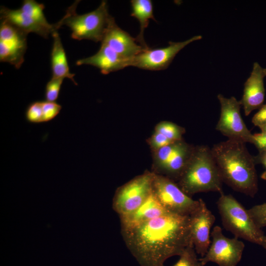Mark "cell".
I'll use <instances>...</instances> for the list:
<instances>
[{"mask_svg": "<svg viewBox=\"0 0 266 266\" xmlns=\"http://www.w3.org/2000/svg\"><path fill=\"white\" fill-rule=\"evenodd\" d=\"M121 231L127 248L141 266H164L167 259L180 256L192 243L190 216L170 212Z\"/></svg>", "mask_w": 266, "mask_h": 266, "instance_id": "cell-1", "label": "cell"}, {"mask_svg": "<svg viewBox=\"0 0 266 266\" xmlns=\"http://www.w3.org/2000/svg\"><path fill=\"white\" fill-rule=\"evenodd\" d=\"M245 144L228 139L214 144L211 150L223 183L254 197L258 190L256 164Z\"/></svg>", "mask_w": 266, "mask_h": 266, "instance_id": "cell-2", "label": "cell"}, {"mask_svg": "<svg viewBox=\"0 0 266 266\" xmlns=\"http://www.w3.org/2000/svg\"><path fill=\"white\" fill-rule=\"evenodd\" d=\"M178 185L189 196L199 193H223V181L212 154L207 145L195 147Z\"/></svg>", "mask_w": 266, "mask_h": 266, "instance_id": "cell-3", "label": "cell"}, {"mask_svg": "<svg viewBox=\"0 0 266 266\" xmlns=\"http://www.w3.org/2000/svg\"><path fill=\"white\" fill-rule=\"evenodd\" d=\"M216 204L222 225L227 231L234 237L262 245L265 235L263 231L256 224L248 209L233 196L222 193Z\"/></svg>", "mask_w": 266, "mask_h": 266, "instance_id": "cell-4", "label": "cell"}, {"mask_svg": "<svg viewBox=\"0 0 266 266\" xmlns=\"http://www.w3.org/2000/svg\"><path fill=\"white\" fill-rule=\"evenodd\" d=\"M78 1H76L68 8L66 14L58 22L61 26L66 25L70 28L73 39L101 42L111 17L106 1L102 0L96 9L82 15L76 12Z\"/></svg>", "mask_w": 266, "mask_h": 266, "instance_id": "cell-5", "label": "cell"}, {"mask_svg": "<svg viewBox=\"0 0 266 266\" xmlns=\"http://www.w3.org/2000/svg\"><path fill=\"white\" fill-rule=\"evenodd\" d=\"M152 193L167 211L180 215L190 216L200 203L184 193L174 180L154 173Z\"/></svg>", "mask_w": 266, "mask_h": 266, "instance_id": "cell-6", "label": "cell"}, {"mask_svg": "<svg viewBox=\"0 0 266 266\" xmlns=\"http://www.w3.org/2000/svg\"><path fill=\"white\" fill-rule=\"evenodd\" d=\"M217 98L220 104V115L216 130L228 139L253 144V134L242 119L240 101L234 97L228 98L221 94Z\"/></svg>", "mask_w": 266, "mask_h": 266, "instance_id": "cell-7", "label": "cell"}, {"mask_svg": "<svg viewBox=\"0 0 266 266\" xmlns=\"http://www.w3.org/2000/svg\"><path fill=\"white\" fill-rule=\"evenodd\" d=\"M154 173L137 176L116 191L112 208L119 216L129 214L143 203L152 193Z\"/></svg>", "mask_w": 266, "mask_h": 266, "instance_id": "cell-8", "label": "cell"}, {"mask_svg": "<svg viewBox=\"0 0 266 266\" xmlns=\"http://www.w3.org/2000/svg\"><path fill=\"white\" fill-rule=\"evenodd\" d=\"M211 236L212 241L207 253L199 259L201 266L213 262L219 266H236L244 249L243 242L236 237H226L219 226L213 227Z\"/></svg>", "mask_w": 266, "mask_h": 266, "instance_id": "cell-9", "label": "cell"}, {"mask_svg": "<svg viewBox=\"0 0 266 266\" xmlns=\"http://www.w3.org/2000/svg\"><path fill=\"white\" fill-rule=\"evenodd\" d=\"M201 38V35H195L183 41H169L168 45L165 47L143 49L133 58L131 66L151 70L165 69L180 51L190 43Z\"/></svg>", "mask_w": 266, "mask_h": 266, "instance_id": "cell-10", "label": "cell"}, {"mask_svg": "<svg viewBox=\"0 0 266 266\" xmlns=\"http://www.w3.org/2000/svg\"><path fill=\"white\" fill-rule=\"evenodd\" d=\"M28 34L12 24L1 21L0 26V61L19 68L24 61Z\"/></svg>", "mask_w": 266, "mask_h": 266, "instance_id": "cell-11", "label": "cell"}, {"mask_svg": "<svg viewBox=\"0 0 266 266\" xmlns=\"http://www.w3.org/2000/svg\"><path fill=\"white\" fill-rule=\"evenodd\" d=\"M197 209L190 215V230L193 244L196 253L202 257L207 253L211 241V229L215 217L204 201L199 199Z\"/></svg>", "mask_w": 266, "mask_h": 266, "instance_id": "cell-12", "label": "cell"}, {"mask_svg": "<svg viewBox=\"0 0 266 266\" xmlns=\"http://www.w3.org/2000/svg\"><path fill=\"white\" fill-rule=\"evenodd\" d=\"M101 43L107 45L120 56L131 60L144 49L136 38L118 27L112 17L109 20Z\"/></svg>", "mask_w": 266, "mask_h": 266, "instance_id": "cell-13", "label": "cell"}, {"mask_svg": "<svg viewBox=\"0 0 266 266\" xmlns=\"http://www.w3.org/2000/svg\"><path fill=\"white\" fill-rule=\"evenodd\" d=\"M265 76L264 68L258 62H255L250 75L244 83L243 95L239 100L246 116L263 105L265 97L264 82Z\"/></svg>", "mask_w": 266, "mask_h": 266, "instance_id": "cell-14", "label": "cell"}, {"mask_svg": "<svg viewBox=\"0 0 266 266\" xmlns=\"http://www.w3.org/2000/svg\"><path fill=\"white\" fill-rule=\"evenodd\" d=\"M0 19L6 21L26 33H33L44 38L48 37L49 34L61 27L59 22L50 26H44L23 12L20 9H10L1 6L0 10Z\"/></svg>", "mask_w": 266, "mask_h": 266, "instance_id": "cell-15", "label": "cell"}, {"mask_svg": "<svg viewBox=\"0 0 266 266\" xmlns=\"http://www.w3.org/2000/svg\"><path fill=\"white\" fill-rule=\"evenodd\" d=\"M133 60L125 58L107 45L101 43L99 50L94 55L76 61L77 66L91 65L99 68L104 74L131 66Z\"/></svg>", "mask_w": 266, "mask_h": 266, "instance_id": "cell-16", "label": "cell"}, {"mask_svg": "<svg viewBox=\"0 0 266 266\" xmlns=\"http://www.w3.org/2000/svg\"><path fill=\"white\" fill-rule=\"evenodd\" d=\"M168 212L153 193L146 201L132 212L120 216L121 230L133 228Z\"/></svg>", "mask_w": 266, "mask_h": 266, "instance_id": "cell-17", "label": "cell"}, {"mask_svg": "<svg viewBox=\"0 0 266 266\" xmlns=\"http://www.w3.org/2000/svg\"><path fill=\"white\" fill-rule=\"evenodd\" d=\"M53 43L51 54V67L53 77L67 78L75 85L77 83L74 79V74L70 72L69 68L61 38L57 31L53 33Z\"/></svg>", "mask_w": 266, "mask_h": 266, "instance_id": "cell-18", "label": "cell"}, {"mask_svg": "<svg viewBox=\"0 0 266 266\" xmlns=\"http://www.w3.org/2000/svg\"><path fill=\"white\" fill-rule=\"evenodd\" d=\"M131 4V15L138 21L140 25V32L136 40L144 49H147L149 47L145 41L144 33L149 25V20L156 21L153 14V3L150 0H132Z\"/></svg>", "mask_w": 266, "mask_h": 266, "instance_id": "cell-19", "label": "cell"}, {"mask_svg": "<svg viewBox=\"0 0 266 266\" xmlns=\"http://www.w3.org/2000/svg\"><path fill=\"white\" fill-rule=\"evenodd\" d=\"M44 8L43 4L39 3L33 0H25L20 9L40 24L46 26H50L52 24L47 21L43 13Z\"/></svg>", "mask_w": 266, "mask_h": 266, "instance_id": "cell-20", "label": "cell"}, {"mask_svg": "<svg viewBox=\"0 0 266 266\" xmlns=\"http://www.w3.org/2000/svg\"><path fill=\"white\" fill-rule=\"evenodd\" d=\"M160 133L172 142L182 140L184 129L177 125L170 122H163L156 127V131Z\"/></svg>", "mask_w": 266, "mask_h": 266, "instance_id": "cell-21", "label": "cell"}, {"mask_svg": "<svg viewBox=\"0 0 266 266\" xmlns=\"http://www.w3.org/2000/svg\"><path fill=\"white\" fill-rule=\"evenodd\" d=\"M183 142L184 141L181 140L158 149L157 156L158 165L161 170L177 152Z\"/></svg>", "mask_w": 266, "mask_h": 266, "instance_id": "cell-22", "label": "cell"}, {"mask_svg": "<svg viewBox=\"0 0 266 266\" xmlns=\"http://www.w3.org/2000/svg\"><path fill=\"white\" fill-rule=\"evenodd\" d=\"M192 243L188 245L172 266H202Z\"/></svg>", "mask_w": 266, "mask_h": 266, "instance_id": "cell-23", "label": "cell"}, {"mask_svg": "<svg viewBox=\"0 0 266 266\" xmlns=\"http://www.w3.org/2000/svg\"><path fill=\"white\" fill-rule=\"evenodd\" d=\"M25 118L31 123H43L42 101L30 103L26 110Z\"/></svg>", "mask_w": 266, "mask_h": 266, "instance_id": "cell-24", "label": "cell"}, {"mask_svg": "<svg viewBox=\"0 0 266 266\" xmlns=\"http://www.w3.org/2000/svg\"><path fill=\"white\" fill-rule=\"evenodd\" d=\"M64 78L52 77L46 84L45 98L48 101L56 102L58 99Z\"/></svg>", "mask_w": 266, "mask_h": 266, "instance_id": "cell-25", "label": "cell"}, {"mask_svg": "<svg viewBox=\"0 0 266 266\" xmlns=\"http://www.w3.org/2000/svg\"><path fill=\"white\" fill-rule=\"evenodd\" d=\"M248 211L260 228L266 227V202L255 205L249 209Z\"/></svg>", "mask_w": 266, "mask_h": 266, "instance_id": "cell-26", "label": "cell"}, {"mask_svg": "<svg viewBox=\"0 0 266 266\" xmlns=\"http://www.w3.org/2000/svg\"><path fill=\"white\" fill-rule=\"evenodd\" d=\"M61 109L62 106L56 102L42 101L43 123L54 119Z\"/></svg>", "mask_w": 266, "mask_h": 266, "instance_id": "cell-27", "label": "cell"}, {"mask_svg": "<svg viewBox=\"0 0 266 266\" xmlns=\"http://www.w3.org/2000/svg\"><path fill=\"white\" fill-rule=\"evenodd\" d=\"M172 143L163 134L155 132L151 138V144L153 147L159 149Z\"/></svg>", "mask_w": 266, "mask_h": 266, "instance_id": "cell-28", "label": "cell"}, {"mask_svg": "<svg viewBox=\"0 0 266 266\" xmlns=\"http://www.w3.org/2000/svg\"><path fill=\"white\" fill-rule=\"evenodd\" d=\"M252 122L254 126L260 129L266 126V104H263L254 114Z\"/></svg>", "mask_w": 266, "mask_h": 266, "instance_id": "cell-29", "label": "cell"}, {"mask_svg": "<svg viewBox=\"0 0 266 266\" xmlns=\"http://www.w3.org/2000/svg\"><path fill=\"white\" fill-rule=\"evenodd\" d=\"M253 144L256 147L259 152L266 151V131L253 134Z\"/></svg>", "mask_w": 266, "mask_h": 266, "instance_id": "cell-30", "label": "cell"}, {"mask_svg": "<svg viewBox=\"0 0 266 266\" xmlns=\"http://www.w3.org/2000/svg\"><path fill=\"white\" fill-rule=\"evenodd\" d=\"M255 163L256 164H260L265 168V170L262 173L261 178L266 180V151L259 152V154L254 156Z\"/></svg>", "mask_w": 266, "mask_h": 266, "instance_id": "cell-31", "label": "cell"}, {"mask_svg": "<svg viewBox=\"0 0 266 266\" xmlns=\"http://www.w3.org/2000/svg\"><path fill=\"white\" fill-rule=\"evenodd\" d=\"M261 246L266 250V235H265L264 237Z\"/></svg>", "mask_w": 266, "mask_h": 266, "instance_id": "cell-32", "label": "cell"}, {"mask_svg": "<svg viewBox=\"0 0 266 266\" xmlns=\"http://www.w3.org/2000/svg\"><path fill=\"white\" fill-rule=\"evenodd\" d=\"M261 131H266V126L260 128Z\"/></svg>", "mask_w": 266, "mask_h": 266, "instance_id": "cell-33", "label": "cell"}, {"mask_svg": "<svg viewBox=\"0 0 266 266\" xmlns=\"http://www.w3.org/2000/svg\"><path fill=\"white\" fill-rule=\"evenodd\" d=\"M264 73L266 76V68H264Z\"/></svg>", "mask_w": 266, "mask_h": 266, "instance_id": "cell-34", "label": "cell"}]
</instances>
